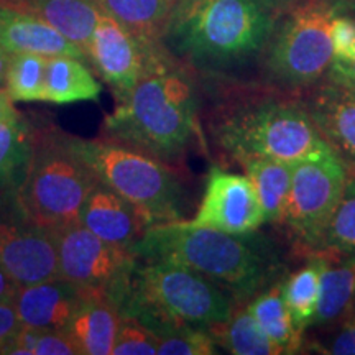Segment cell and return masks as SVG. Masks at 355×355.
<instances>
[{"mask_svg":"<svg viewBox=\"0 0 355 355\" xmlns=\"http://www.w3.org/2000/svg\"><path fill=\"white\" fill-rule=\"evenodd\" d=\"M309 257L326 261L355 257V175L352 173L334 214Z\"/></svg>","mask_w":355,"mask_h":355,"instance_id":"obj_24","label":"cell"},{"mask_svg":"<svg viewBox=\"0 0 355 355\" xmlns=\"http://www.w3.org/2000/svg\"><path fill=\"white\" fill-rule=\"evenodd\" d=\"M349 175L347 166L329 146L293 166L290 201L283 224L291 230L303 254L311 255L318 245L343 198Z\"/></svg>","mask_w":355,"mask_h":355,"instance_id":"obj_10","label":"cell"},{"mask_svg":"<svg viewBox=\"0 0 355 355\" xmlns=\"http://www.w3.org/2000/svg\"><path fill=\"white\" fill-rule=\"evenodd\" d=\"M19 115V110L13 105V101L8 97L7 91L0 87V119H8Z\"/></svg>","mask_w":355,"mask_h":355,"instance_id":"obj_36","label":"cell"},{"mask_svg":"<svg viewBox=\"0 0 355 355\" xmlns=\"http://www.w3.org/2000/svg\"><path fill=\"white\" fill-rule=\"evenodd\" d=\"M56 248L58 275L83 296L107 300L117 308L137 257L132 250L102 241L81 222L48 230Z\"/></svg>","mask_w":355,"mask_h":355,"instance_id":"obj_9","label":"cell"},{"mask_svg":"<svg viewBox=\"0 0 355 355\" xmlns=\"http://www.w3.org/2000/svg\"><path fill=\"white\" fill-rule=\"evenodd\" d=\"M303 105L324 141L355 175V89L326 76Z\"/></svg>","mask_w":355,"mask_h":355,"instance_id":"obj_14","label":"cell"},{"mask_svg":"<svg viewBox=\"0 0 355 355\" xmlns=\"http://www.w3.org/2000/svg\"><path fill=\"white\" fill-rule=\"evenodd\" d=\"M178 0H96L102 13L112 17L144 43H162Z\"/></svg>","mask_w":355,"mask_h":355,"instance_id":"obj_23","label":"cell"},{"mask_svg":"<svg viewBox=\"0 0 355 355\" xmlns=\"http://www.w3.org/2000/svg\"><path fill=\"white\" fill-rule=\"evenodd\" d=\"M327 76L355 89V46L347 56L332 58V64Z\"/></svg>","mask_w":355,"mask_h":355,"instance_id":"obj_34","label":"cell"},{"mask_svg":"<svg viewBox=\"0 0 355 355\" xmlns=\"http://www.w3.org/2000/svg\"><path fill=\"white\" fill-rule=\"evenodd\" d=\"M101 84L83 60L73 56H51L46 60L43 102L64 105L97 101Z\"/></svg>","mask_w":355,"mask_h":355,"instance_id":"obj_22","label":"cell"},{"mask_svg":"<svg viewBox=\"0 0 355 355\" xmlns=\"http://www.w3.org/2000/svg\"><path fill=\"white\" fill-rule=\"evenodd\" d=\"M99 178L81 158L68 135L55 125H33L32 150L17 184V198L44 230L79 220L87 193Z\"/></svg>","mask_w":355,"mask_h":355,"instance_id":"obj_5","label":"cell"},{"mask_svg":"<svg viewBox=\"0 0 355 355\" xmlns=\"http://www.w3.org/2000/svg\"><path fill=\"white\" fill-rule=\"evenodd\" d=\"M159 43H144L112 17L101 13L89 43L87 60L121 102L130 94Z\"/></svg>","mask_w":355,"mask_h":355,"instance_id":"obj_13","label":"cell"},{"mask_svg":"<svg viewBox=\"0 0 355 355\" xmlns=\"http://www.w3.org/2000/svg\"><path fill=\"white\" fill-rule=\"evenodd\" d=\"M8 6L32 12L50 24L87 58L101 8L96 0H2Z\"/></svg>","mask_w":355,"mask_h":355,"instance_id":"obj_18","label":"cell"},{"mask_svg":"<svg viewBox=\"0 0 355 355\" xmlns=\"http://www.w3.org/2000/svg\"><path fill=\"white\" fill-rule=\"evenodd\" d=\"M332 324L334 327L329 334L311 344V347L321 354L355 355V303Z\"/></svg>","mask_w":355,"mask_h":355,"instance_id":"obj_32","label":"cell"},{"mask_svg":"<svg viewBox=\"0 0 355 355\" xmlns=\"http://www.w3.org/2000/svg\"><path fill=\"white\" fill-rule=\"evenodd\" d=\"M121 318L107 300L84 296L64 331L76 344L79 355H110Z\"/></svg>","mask_w":355,"mask_h":355,"instance_id":"obj_19","label":"cell"},{"mask_svg":"<svg viewBox=\"0 0 355 355\" xmlns=\"http://www.w3.org/2000/svg\"><path fill=\"white\" fill-rule=\"evenodd\" d=\"M273 30L275 15L260 0H178L162 44L191 68L225 73L260 56Z\"/></svg>","mask_w":355,"mask_h":355,"instance_id":"obj_3","label":"cell"},{"mask_svg":"<svg viewBox=\"0 0 355 355\" xmlns=\"http://www.w3.org/2000/svg\"><path fill=\"white\" fill-rule=\"evenodd\" d=\"M17 290H19V285H17L10 277L3 272L2 266H0V301L13 300Z\"/></svg>","mask_w":355,"mask_h":355,"instance_id":"obj_35","label":"cell"},{"mask_svg":"<svg viewBox=\"0 0 355 355\" xmlns=\"http://www.w3.org/2000/svg\"><path fill=\"white\" fill-rule=\"evenodd\" d=\"M0 44L8 55L32 53L46 58L73 56L86 61L84 53L50 24L32 12L0 2Z\"/></svg>","mask_w":355,"mask_h":355,"instance_id":"obj_17","label":"cell"},{"mask_svg":"<svg viewBox=\"0 0 355 355\" xmlns=\"http://www.w3.org/2000/svg\"><path fill=\"white\" fill-rule=\"evenodd\" d=\"M329 2L332 3V6L334 7H344V6H347V3H352V2H355V0H329Z\"/></svg>","mask_w":355,"mask_h":355,"instance_id":"obj_39","label":"cell"},{"mask_svg":"<svg viewBox=\"0 0 355 355\" xmlns=\"http://www.w3.org/2000/svg\"><path fill=\"white\" fill-rule=\"evenodd\" d=\"M158 339L137 319L122 316L114 340L112 355H155Z\"/></svg>","mask_w":355,"mask_h":355,"instance_id":"obj_31","label":"cell"},{"mask_svg":"<svg viewBox=\"0 0 355 355\" xmlns=\"http://www.w3.org/2000/svg\"><path fill=\"white\" fill-rule=\"evenodd\" d=\"M260 329L275 344L279 354H298L303 349L304 332L296 326L285 303L282 282L273 283L247 303Z\"/></svg>","mask_w":355,"mask_h":355,"instance_id":"obj_21","label":"cell"},{"mask_svg":"<svg viewBox=\"0 0 355 355\" xmlns=\"http://www.w3.org/2000/svg\"><path fill=\"white\" fill-rule=\"evenodd\" d=\"M32 133L33 125L20 114L0 119V188L20 183L32 150Z\"/></svg>","mask_w":355,"mask_h":355,"instance_id":"obj_28","label":"cell"},{"mask_svg":"<svg viewBox=\"0 0 355 355\" xmlns=\"http://www.w3.org/2000/svg\"><path fill=\"white\" fill-rule=\"evenodd\" d=\"M241 166L254 184L265 224H283L290 201L295 163L275 158H248L243 159Z\"/></svg>","mask_w":355,"mask_h":355,"instance_id":"obj_20","label":"cell"},{"mask_svg":"<svg viewBox=\"0 0 355 355\" xmlns=\"http://www.w3.org/2000/svg\"><path fill=\"white\" fill-rule=\"evenodd\" d=\"M321 270L322 260L313 259L309 265L282 282L283 298L296 326L303 332L311 327L318 313L321 298Z\"/></svg>","mask_w":355,"mask_h":355,"instance_id":"obj_27","label":"cell"},{"mask_svg":"<svg viewBox=\"0 0 355 355\" xmlns=\"http://www.w3.org/2000/svg\"><path fill=\"white\" fill-rule=\"evenodd\" d=\"M132 252L140 260L168 261L209 278L234 303H248L283 273L278 248L265 235L188 227L180 220L148 227Z\"/></svg>","mask_w":355,"mask_h":355,"instance_id":"obj_1","label":"cell"},{"mask_svg":"<svg viewBox=\"0 0 355 355\" xmlns=\"http://www.w3.org/2000/svg\"><path fill=\"white\" fill-rule=\"evenodd\" d=\"M181 224L196 229H212L225 234L257 232L265 224L259 196L245 175L214 166L204 186L196 212Z\"/></svg>","mask_w":355,"mask_h":355,"instance_id":"obj_12","label":"cell"},{"mask_svg":"<svg viewBox=\"0 0 355 355\" xmlns=\"http://www.w3.org/2000/svg\"><path fill=\"white\" fill-rule=\"evenodd\" d=\"M158 339V355H212L219 352L211 331L199 327H181Z\"/></svg>","mask_w":355,"mask_h":355,"instance_id":"obj_30","label":"cell"},{"mask_svg":"<svg viewBox=\"0 0 355 355\" xmlns=\"http://www.w3.org/2000/svg\"><path fill=\"white\" fill-rule=\"evenodd\" d=\"M73 145L104 184L125 198L148 227L184 219V188L166 162L109 139Z\"/></svg>","mask_w":355,"mask_h":355,"instance_id":"obj_7","label":"cell"},{"mask_svg":"<svg viewBox=\"0 0 355 355\" xmlns=\"http://www.w3.org/2000/svg\"><path fill=\"white\" fill-rule=\"evenodd\" d=\"M46 60L32 53L10 55L6 91L13 102H43Z\"/></svg>","mask_w":355,"mask_h":355,"instance_id":"obj_29","label":"cell"},{"mask_svg":"<svg viewBox=\"0 0 355 355\" xmlns=\"http://www.w3.org/2000/svg\"><path fill=\"white\" fill-rule=\"evenodd\" d=\"M198 94L191 74L157 44L139 83L104 121L105 139L163 162L184 155L196 133Z\"/></svg>","mask_w":355,"mask_h":355,"instance_id":"obj_2","label":"cell"},{"mask_svg":"<svg viewBox=\"0 0 355 355\" xmlns=\"http://www.w3.org/2000/svg\"><path fill=\"white\" fill-rule=\"evenodd\" d=\"M20 327L21 324L13 300L0 301V355H6L8 344L12 343Z\"/></svg>","mask_w":355,"mask_h":355,"instance_id":"obj_33","label":"cell"},{"mask_svg":"<svg viewBox=\"0 0 355 355\" xmlns=\"http://www.w3.org/2000/svg\"><path fill=\"white\" fill-rule=\"evenodd\" d=\"M79 222L102 241L128 250L148 229L140 212L101 180H97L84 199Z\"/></svg>","mask_w":355,"mask_h":355,"instance_id":"obj_15","label":"cell"},{"mask_svg":"<svg viewBox=\"0 0 355 355\" xmlns=\"http://www.w3.org/2000/svg\"><path fill=\"white\" fill-rule=\"evenodd\" d=\"M337 10L329 0L293 6L265 48L266 73L275 83L298 89L327 76L332 64L331 24Z\"/></svg>","mask_w":355,"mask_h":355,"instance_id":"obj_8","label":"cell"},{"mask_svg":"<svg viewBox=\"0 0 355 355\" xmlns=\"http://www.w3.org/2000/svg\"><path fill=\"white\" fill-rule=\"evenodd\" d=\"M84 296L73 283L55 277L19 286L13 304L20 324L32 329L64 331Z\"/></svg>","mask_w":355,"mask_h":355,"instance_id":"obj_16","label":"cell"},{"mask_svg":"<svg viewBox=\"0 0 355 355\" xmlns=\"http://www.w3.org/2000/svg\"><path fill=\"white\" fill-rule=\"evenodd\" d=\"M322 260V259H321ZM355 303V257L340 263L322 260L321 298L311 327L327 326L339 319Z\"/></svg>","mask_w":355,"mask_h":355,"instance_id":"obj_25","label":"cell"},{"mask_svg":"<svg viewBox=\"0 0 355 355\" xmlns=\"http://www.w3.org/2000/svg\"><path fill=\"white\" fill-rule=\"evenodd\" d=\"M234 304L227 291L186 266L137 259L117 309L159 337L181 327L212 331L227 321Z\"/></svg>","mask_w":355,"mask_h":355,"instance_id":"obj_4","label":"cell"},{"mask_svg":"<svg viewBox=\"0 0 355 355\" xmlns=\"http://www.w3.org/2000/svg\"><path fill=\"white\" fill-rule=\"evenodd\" d=\"M217 146L239 165L248 158L296 163L329 146L304 105L261 99L217 114L211 125Z\"/></svg>","mask_w":355,"mask_h":355,"instance_id":"obj_6","label":"cell"},{"mask_svg":"<svg viewBox=\"0 0 355 355\" xmlns=\"http://www.w3.org/2000/svg\"><path fill=\"white\" fill-rule=\"evenodd\" d=\"M8 61H10V55H8V53L6 51V48L0 44V87L6 86Z\"/></svg>","mask_w":355,"mask_h":355,"instance_id":"obj_38","label":"cell"},{"mask_svg":"<svg viewBox=\"0 0 355 355\" xmlns=\"http://www.w3.org/2000/svg\"><path fill=\"white\" fill-rule=\"evenodd\" d=\"M260 2L263 3L266 8H268L273 15H277V13L285 12L290 7L296 6V2H298V0H260Z\"/></svg>","mask_w":355,"mask_h":355,"instance_id":"obj_37","label":"cell"},{"mask_svg":"<svg viewBox=\"0 0 355 355\" xmlns=\"http://www.w3.org/2000/svg\"><path fill=\"white\" fill-rule=\"evenodd\" d=\"M15 188H0V266L19 286L60 277L51 235L30 219Z\"/></svg>","mask_w":355,"mask_h":355,"instance_id":"obj_11","label":"cell"},{"mask_svg":"<svg viewBox=\"0 0 355 355\" xmlns=\"http://www.w3.org/2000/svg\"><path fill=\"white\" fill-rule=\"evenodd\" d=\"M217 345L232 355H279V350L260 329L248 308L235 306L230 318L211 331Z\"/></svg>","mask_w":355,"mask_h":355,"instance_id":"obj_26","label":"cell"}]
</instances>
